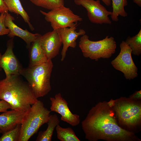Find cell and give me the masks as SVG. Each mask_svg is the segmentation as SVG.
Here are the masks:
<instances>
[{
    "label": "cell",
    "mask_w": 141,
    "mask_h": 141,
    "mask_svg": "<svg viewBox=\"0 0 141 141\" xmlns=\"http://www.w3.org/2000/svg\"><path fill=\"white\" fill-rule=\"evenodd\" d=\"M85 138L89 141H141L135 133L118 125L114 111L106 101H100L90 109L81 122Z\"/></svg>",
    "instance_id": "1"
},
{
    "label": "cell",
    "mask_w": 141,
    "mask_h": 141,
    "mask_svg": "<svg viewBox=\"0 0 141 141\" xmlns=\"http://www.w3.org/2000/svg\"><path fill=\"white\" fill-rule=\"evenodd\" d=\"M20 75H11L0 80V100L8 103L11 109L25 112L38 100Z\"/></svg>",
    "instance_id": "2"
},
{
    "label": "cell",
    "mask_w": 141,
    "mask_h": 141,
    "mask_svg": "<svg viewBox=\"0 0 141 141\" xmlns=\"http://www.w3.org/2000/svg\"><path fill=\"white\" fill-rule=\"evenodd\" d=\"M118 123L122 128L135 133L141 126V101L121 97L115 100L112 107Z\"/></svg>",
    "instance_id": "3"
},
{
    "label": "cell",
    "mask_w": 141,
    "mask_h": 141,
    "mask_svg": "<svg viewBox=\"0 0 141 141\" xmlns=\"http://www.w3.org/2000/svg\"><path fill=\"white\" fill-rule=\"evenodd\" d=\"M53 67L51 60L32 66L23 68L20 75L23 76L38 98L47 95L51 90L50 79Z\"/></svg>",
    "instance_id": "4"
},
{
    "label": "cell",
    "mask_w": 141,
    "mask_h": 141,
    "mask_svg": "<svg viewBox=\"0 0 141 141\" xmlns=\"http://www.w3.org/2000/svg\"><path fill=\"white\" fill-rule=\"evenodd\" d=\"M51 111L38 100L25 112L21 124L19 141H28L40 127L48 122Z\"/></svg>",
    "instance_id": "5"
},
{
    "label": "cell",
    "mask_w": 141,
    "mask_h": 141,
    "mask_svg": "<svg viewBox=\"0 0 141 141\" xmlns=\"http://www.w3.org/2000/svg\"><path fill=\"white\" fill-rule=\"evenodd\" d=\"M79 46L85 57L96 61L101 58H109L115 53L117 47L112 37L107 36L102 40L93 41L86 34L80 37Z\"/></svg>",
    "instance_id": "6"
},
{
    "label": "cell",
    "mask_w": 141,
    "mask_h": 141,
    "mask_svg": "<svg viewBox=\"0 0 141 141\" xmlns=\"http://www.w3.org/2000/svg\"><path fill=\"white\" fill-rule=\"evenodd\" d=\"M40 11L44 15L45 20L50 23L53 30L70 27L78 21L83 20L82 18L64 5L57 7L47 13L42 10Z\"/></svg>",
    "instance_id": "7"
},
{
    "label": "cell",
    "mask_w": 141,
    "mask_h": 141,
    "mask_svg": "<svg viewBox=\"0 0 141 141\" xmlns=\"http://www.w3.org/2000/svg\"><path fill=\"white\" fill-rule=\"evenodd\" d=\"M120 47L119 53L111 64L115 69L122 72L126 79H133L138 75V69L132 58V49L125 41L121 42Z\"/></svg>",
    "instance_id": "8"
},
{
    "label": "cell",
    "mask_w": 141,
    "mask_h": 141,
    "mask_svg": "<svg viewBox=\"0 0 141 141\" xmlns=\"http://www.w3.org/2000/svg\"><path fill=\"white\" fill-rule=\"evenodd\" d=\"M74 2L86 9L91 22L100 24L111 23L109 16L111 15L112 12L108 11L101 4L99 0H74Z\"/></svg>",
    "instance_id": "9"
},
{
    "label": "cell",
    "mask_w": 141,
    "mask_h": 141,
    "mask_svg": "<svg viewBox=\"0 0 141 141\" xmlns=\"http://www.w3.org/2000/svg\"><path fill=\"white\" fill-rule=\"evenodd\" d=\"M50 99L51 101L50 110L60 114L61 120L72 126H77L80 124L79 115L74 114L71 112L67 102L60 93L56 94L54 97H50Z\"/></svg>",
    "instance_id": "10"
},
{
    "label": "cell",
    "mask_w": 141,
    "mask_h": 141,
    "mask_svg": "<svg viewBox=\"0 0 141 141\" xmlns=\"http://www.w3.org/2000/svg\"><path fill=\"white\" fill-rule=\"evenodd\" d=\"M14 44V38H11L8 41L6 50L1 58L0 66L4 70L6 77L12 75H20L23 68L13 52Z\"/></svg>",
    "instance_id": "11"
},
{
    "label": "cell",
    "mask_w": 141,
    "mask_h": 141,
    "mask_svg": "<svg viewBox=\"0 0 141 141\" xmlns=\"http://www.w3.org/2000/svg\"><path fill=\"white\" fill-rule=\"evenodd\" d=\"M78 25L77 22H76L71 27L56 30L63 45L61 52V61L64 60L68 48L69 47L75 48L77 45L76 40L78 37L86 34L85 31L83 29H80L78 32L76 31L77 27Z\"/></svg>",
    "instance_id": "12"
},
{
    "label": "cell",
    "mask_w": 141,
    "mask_h": 141,
    "mask_svg": "<svg viewBox=\"0 0 141 141\" xmlns=\"http://www.w3.org/2000/svg\"><path fill=\"white\" fill-rule=\"evenodd\" d=\"M40 42L48 60H52L58 54L62 43L56 30L42 36Z\"/></svg>",
    "instance_id": "13"
},
{
    "label": "cell",
    "mask_w": 141,
    "mask_h": 141,
    "mask_svg": "<svg viewBox=\"0 0 141 141\" xmlns=\"http://www.w3.org/2000/svg\"><path fill=\"white\" fill-rule=\"evenodd\" d=\"M14 17L8 13L6 14L4 23L5 26L8 27L10 31L8 34L10 38H14L15 36L18 37L24 40L26 44V47L29 48L31 43L34 41L40 34L32 33L27 29L24 30L19 27L13 22Z\"/></svg>",
    "instance_id": "14"
},
{
    "label": "cell",
    "mask_w": 141,
    "mask_h": 141,
    "mask_svg": "<svg viewBox=\"0 0 141 141\" xmlns=\"http://www.w3.org/2000/svg\"><path fill=\"white\" fill-rule=\"evenodd\" d=\"M25 112L11 109L0 114V130L3 133L21 124Z\"/></svg>",
    "instance_id": "15"
},
{
    "label": "cell",
    "mask_w": 141,
    "mask_h": 141,
    "mask_svg": "<svg viewBox=\"0 0 141 141\" xmlns=\"http://www.w3.org/2000/svg\"><path fill=\"white\" fill-rule=\"evenodd\" d=\"M42 35L40 34L36 39L32 42L29 49L28 66L39 65L46 62L48 60L41 44Z\"/></svg>",
    "instance_id": "16"
},
{
    "label": "cell",
    "mask_w": 141,
    "mask_h": 141,
    "mask_svg": "<svg viewBox=\"0 0 141 141\" xmlns=\"http://www.w3.org/2000/svg\"><path fill=\"white\" fill-rule=\"evenodd\" d=\"M60 120L56 114L50 115L47 122L48 127L46 129L39 132L36 139V141H51L54 131L57 125L59 124Z\"/></svg>",
    "instance_id": "17"
},
{
    "label": "cell",
    "mask_w": 141,
    "mask_h": 141,
    "mask_svg": "<svg viewBox=\"0 0 141 141\" xmlns=\"http://www.w3.org/2000/svg\"><path fill=\"white\" fill-rule=\"evenodd\" d=\"M9 11L17 15H20L25 21L28 24L32 31L34 28L30 22V17L24 9L20 0H4Z\"/></svg>",
    "instance_id": "18"
},
{
    "label": "cell",
    "mask_w": 141,
    "mask_h": 141,
    "mask_svg": "<svg viewBox=\"0 0 141 141\" xmlns=\"http://www.w3.org/2000/svg\"><path fill=\"white\" fill-rule=\"evenodd\" d=\"M111 1L113 11L110 16L113 21H118L119 16L124 17L127 16L128 14L124 9L128 4L127 0H111Z\"/></svg>",
    "instance_id": "19"
},
{
    "label": "cell",
    "mask_w": 141,
    "mask_h": 141,
    "mask_svg": "<svg viewBox=\"0 0 141 141\" xmlns=\"http://www.w3.org/2000/svg\"><path fill=\"white\" fill-rule=\"evenodd\" d=\"M57 137L61 141H80L73 130L70 127L64 128L59 124L55 128Z\"/></svg>",
    "instance_id": "20"
},
{
    "label": "cell",
    "mask_w": 141,
    "mask_h": 141,
    "mask_svg": "<svg viewBox=\"0 0 141 141\" xmlns=\"http://www.w3.org/2000/svg\"><path fill=\"white\" fill-rule=\"evenodd\" d=\"M132 50V54L139 56L141 54V29L135 36H128L125 41Z\"/></svg>",
    "instance_id": "21"
},
{
    "label": "cell",
    "mask_w": 141,
    "mask_h": 141,
    "mask_svg": "<svg viewBox=\"0 0 141 141\" xmlns=\"http://www.w3.org/2000/svg\"><path fill=\"white\" fill-rule=\"evenodd\" d=\"M36 5L51 10L64 5L63 0H30Z\"/></svg>",
    "instance_id": "22"
},
{
    "label": "cell",
    "mask_w": 141,
    "mask_h": 141,
    "mask_svg": "<svg viewBox=\"0 0 141 141\" xmlns=\"http://www.w3.org/2000/svg\"><path fill=\"white\" fill-rule=\"evenodd\" d=\"M21 124L17 125L13 129L3 133L0 137V141H19Z\"/></svg>",
    "instance_id": "23"
},
{
    "label": "cell",
    "mask_w": 141,
    "mask_h": 141,
    "mask_svg": "<svg viewBox=\"0 0 141 141\" xmlns=\"http://www.w3.org/2000/svg\"><path fill=\"white\" fill-rule=\"evenodd\" d=\"M6 13H1L0 15V36L8 34L10 31L5 26L4 23Z\"/></svg>",
    "instance_id": "24"
},
{
    "label": "cell",
    "mask_w": 141,
    "mask_h": 141,
    "mask_svg": "<svg viewBox=\"0 0 141 141\" xmlns=\"http://www.w3.org/2000/svg\"><path fill=\"white\" fill-rule=\"evenodd\" d=\"M10 109H11V107L8 103L4 100H0V112L5 111Z\"/></svg>",
    "instance_id": "25"
},
{
    "label": "cell",
    "mask_w": 141,
    "mask_h": 141,
    "mask_svg": "<svg viewBox=\"0 0 141 141\" xmlns=\"http://www.w3.org/2000/svg\"><path fill=\"white\" fill-rule=\"evenodd\" d=\"M134 101H140L141 100V90L136 91L129 97Z\"/></svg>",
    "instance_id": "26"
},
{
    "label": "cell",
    "mask_w": 141,
    "mask_h": 141,
    "mask_svg": "<svg viewBox=\"0 0 141 141\" xmlns=\"http://www.w3.org/2000/svg\"><path fill=\"white\" fill-rule=\"evenodd\" d=\"M9 10L4 1L0 0V13H8Z\"/></svg>",
    "instance_id": "27"
},
{
    "label": "cell",
    "mask_w": 141,
    "mask_h": 141,
    "mask_svg": "<svg viewBox=\"0 0 141 141\" xmlns=\"http://www.w3.org/2000/svg\"><path fill=\"white\" fill-rule=\"evenodd\" d=\"M106 5L110 6L111 4V0H101Z\"/></svg>",
    "instance_id": "28"
},
{
    "label": "cell",
    "mask_w": 141,
    "mask_h": 141,
    "mask_svg": "<svg viewBox=\"0 0 141 141\" xmlns=\"http://www.w3.org/2000/svg\"><path fill=\"white\" fill-rule=\"evenodd\" d=\"M108 105L112 108L114 105L115 104V100L111 99L109 102H107Z\"/></svg>",
    "instance_id": "29"
},
{
    "label": "cell",
    "mask_w": 141,
    "mask_h": 141,
    "mask_svg": "<svg viewBox=\"0 0 141 141\" xmlns=\"http://www.w3.org/2000/svg\"><path fill=\"white\" fill-rule=\"evenodd\" d=\"M133 2L140 7H141V0H133Z\"/></svg>",
    "instance_id": "30"
},
{
    "label": "cell",
    "mask_w": 141,
    "mask_h": 141,
    "mask_svg": "<svg viewBox=\"0 0 141 141\" xmlns=\"http://www.w3.org/2000/svg\"><path fill=\"white\" fill-rule=\"evenodd\" d=\"M2 55L1 54V53L0 52V60H1V58ZM2 69L0 65V71H2Z\"/></svg>",
    "instance_id": "31"
},
{
    "label": "cell",
    "mask_w": 141,
    "mask_h": 141,
    "mask_svg": "<svg viewBox=\"0 0 141 141\" xmlns=\"http://www.w3.org/2000/svg\"><path fill=\"white\" fill-rule=\"evenodd\" d=\"M2 133L1 131L0 130V133Z\"/></svg>",
    "instance_id": "32"
}]
</instances>
